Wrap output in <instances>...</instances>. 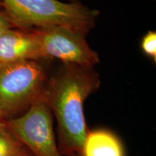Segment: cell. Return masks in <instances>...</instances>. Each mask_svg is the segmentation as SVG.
<instances>
[{"instance_id":"6da1fadb","label":"cell","mask_w":156,"mask_h":156,"mask_svg":"<svg viewBox=\"0 0 156 156\" xmlns=\"http://www.w3.org/2000/svg\"><path fill=\"white\" fill-rule=\"evenodd\" d=\"M101 80L93 67L64 64L46 82L44 96L57 122L62 155H80L89 130L84 105L96 92Z\"/></svg>"},{"instance_id":"7a4b0ae2","label":"cell","mask_w":156,"mask_h":156,"mask_svg":"<svg viewBox=\"0 0 156 156\" xmlns=\"http://www.w3.org/2000/svg\"><path fill=\"white\" fill-rule=\"evenodd\" d=\"M2 7L12 25L20 30H30L62 26L87 34L95 26L98 10L80 2L58 0H0Z\"/></svg>"},{"instance_id":"3957f363","label":"cell","mask_w":156,"mask_h":156,"mask_svg":"<svg viewBox=\"0 0 156 156\" xmlns=\"http://www.w3.org/2000/svg\"><path fill=\"white\" fill-rule=\"evenodd\" d=\"M38 61L3 64L0 67V112L5 120L18 116L44 94L47 82Z\"/></svg>"},{"instance_id":"277c9868","label":"cell","mask_w":156,"mask_h":156,"mask_svg":"<svg viewBox=\"0 0 156 156\" xmlns=\"http://www.w3.org/2000/svg\"><path fill=\"white\" fill-rule=\"evenodd\" d=\"M5 122L34 156H62L54 135L53 114L44 94L23 114Z\"/></svg>"},{"instance_id":"5b68a950","label":"cell","mask_w":156,"mask_h":156,"mask_svg":"<svg viewBox=\"0 0 156 156\" xmlns=\"http://www.w3.org/2000/svg\"><path fill=\"white\" fill-rule=\"evenodd\" d=\"M43 58H57L64 64L94 67L99 55L89 46L86 34L62 26L36 29Z\"/></svg>"},{"instance_id":"8992f818","label":"cell","mask_w":156,"mask_h":156,"mask_svg":"<svg viewBox=\"0 0 156 156\" xmlns=\"http://www.w3.org/2000/svg\"><path fill=\"white\" fill-rule=\"evenodd\" d=\"M43 56L36 30L11 28L0 37V62L2 64L38 61Z\"/></svg>"},{"instance_id":"52a82bcc","label":"cell","mask_w":156,"mask_h":156,"mask_svg":"<svg viewBox=\"0 0 156 156\" xmlns=\"http://www.w3.org/2000/svg\"><path fill=\"white\" fill-rule=\"evenodd\" d=\"M80 156H125L118 136L106 129L88 131Z\"/></svg>"},{"instance_id":"ba28073f","label":"cell","mask_w":156,"mask_h":156,"mask_svg":"<svg viewBox=\"0 0 156 156\" xmlns=\"http://www.w3.org/2000/svg\"><path fill=\"white\" fill-rule=\"evenodd\" d=\"M23 147L5 121H0V156H14Z\"/></svg>"},{"instance_id":"9c48e42d","label":"cell","mask_w":156,"mask_h":156,"mask_svg":"<svg viewBox=\"0 0 156 156\" xmlns=\"http://www.w3.org/2000/svg\"><path fill=\"white\" fill-rule=\"evenodd\" d=\"M141 47L146 55L151 57L156 62V33L155 31H148L142 38Z\"/></svg>"},{"instance_id":"30bf717a","label":"cell","mask_w":156,"mask_h":156,"mask_svg":"<svg viewBox=\"0 0 156 156\" xmlns=\"http://www.w3.org/2000/svg\"><path fill=\"white\" fill-rule=\"evenodd\" d=\"M13 28L14 27L5 13L0 11V37L9 29Z\"/></svg>"},{"instance_id":"8fae6325","label":"cell","mask_w":156,"mask_h":156,"mask_svg":"<svg viewBox=\"0 0 156 156\" xmlns=\"http://www.w3.org/2000/svg\"><path fill=\"white\" fill-rule=\"evenodd\" d=\"M14 156H34L25 147H23Z\"/></svg>"},{"instance_id":"7c38bea8","label":"cell","mask_w":156,"mask_h":156,"mask_svg":"<svg viewBox=\"0 0 156 156\" xmlns=\"http://www.w3.org/2000/svg\"><path fill=\"white\" fill-rule=\"evenodd\" d=\"M0 121H5V119H3L2 115L1 112H0Z\"/></svg>"},{"instance_id":"4fadbf2b","label":"cell","mask_w":156,"mask_h":156,"mask_svg":"<svg viewBox=\"0 0 156 156\" xmlns=\"http://www.w3.org/2000/svg\"><path fill=\"white\" fill-rule=\"evenodd\" d=\"M69 1H70V2H78L79 0H69Z\"/></svg>"},{"instance_id":"5bb4252c","label":"cell","mask_w":156,"mask_h":156,"mask_svg":"<svg viewBox=\"0 0 156 156\" xmlns=\"http://www.w3.org/2000/svg\"><path fill=\"white\" fill-rule=\"evenodd\" d=\"M2 64H2V62H0V67H1V66H2Z\"/></svg>"},{"instance_id":"9a60e30c","label":"cell","mask_w":156,"mask_h":156,"mask_svg":"<svg viewBox=\"0 0 156 156\" xmlns=\"http://www.w3.org/2000/svg\"><path fill=\"white\" fill-rule=\"evenodd\" d=\"M0 7H2V2H0Z\"/></svg>"},{"instance_id":"2e32d148","label":"cell","mask_w":156,"mask_h":156,"mask_svg":"<svg viewBox=\"0 0 156 156\" xmlns=\"http://www.w3.org/2000/svg\"><path fill=\"white\" fill-rule=\"evenodd\" d=\"M75 156H80V155H75Z\"/></svg>"}]
</instances>
